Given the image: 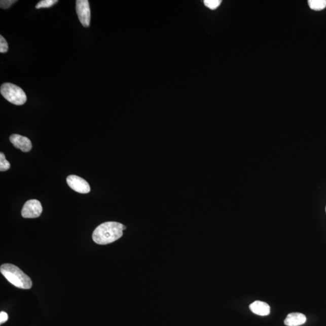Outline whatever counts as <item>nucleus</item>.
Wrapping results in <instances>:
<instances>
[{
	"instance_id": "nucleus-3",
	"label": "nucleus",
	"mask_w": 326,
	"mask_h": 326,
	"mask_svg": "<svg viewBox=\"0 0 326 326\" xmlns=\"http://www.w3.org/2000/svg\"><path fill=\"white\" fill-rule=\"evenodd\" d=\"M0 92L6 100L15 105H23L26 102V93L17 85L11 83L3 84Z\"/></svg>"
},
{
	"instance_id": "nucleus-5",
	"label": "nucleus",
	"mask_w": 326,
	"mask_h": 326,
	"mask_svg": "<svg viewBox=\"0 0 326 326\" xmlns=\"http://www.w3.org/2000/svg\"><path fill=\"white\" fill-rule=\"evenodd\" d=\"M42 212L43 207L41 202L36 199H31L24 205L21 214L24 218H39Z\"/></svg>"
},
{
	"instance_id": "nucleus-15",
	"label": "nucleus",
	"mask_w": 326,
	"mask_h": 326,
	"mask_svg": "<svg viewBox=\"0 0 326 326\" xmlns=\"http://www.w3.org/2000/svg\"><path fill=\"white\" fill-rule=\"evenodd\" d=\"M16 2V0H2L0 2V7L4 9H8Z\"/></svg>"
},
{
	"instance_id": "nucleus-2",
	"label": "nucleus",
	"mask_w": 326,
	"mask_h": 326,
	"mask_svg": "<svg viewBox=\"0 0 326 326\" xmlns=\"http://www.w3.org/2000/svg\"><path fill=\"white\" fill-rule=\"evenodd\" d=\"M0 271L9 282L16 287L23 289H29L32 286V281L28 275L14 265L3 264Z\"/></svg>"
},
{
	"instance_id": "nucleus-7",
	"label": "nucleus",
	"mask_w": 326,
	"mask_h": 326,
	"mask_svg": "<svg viewBox=\"0 0 326 326\" xmlns=\"http://www.w3.org/2000/svg\"><path fill=\"white\" fill-rule=\"evenodd\" d=\"M10 141L16 148L27 153L31 150L32 144L27 137L18 134H13L10 137Z\"/></svg>"
},
{
	"instance_id": "nucleus-13",
	"label": "nucleus",
	"mask_w": 326,
	"mask_h": 326,
	"mask_svg": "<svg viewBox=\"0 0 326 326\" xmlns=\"http://www.w3.org/2000/svg\"><path fill=\"white\" fill-rule=\"evenodd\" d=\"M221 2L220 0H205L204 2L205 6L212 10L219 7Z\"/></svg>"
},
{
	"instance_id": "nucleus-14",
	"label": "nucleus",
	"mask_w": 326,
	"mask_h": 326,
	"mask_svg": "<svg viewBox=\"0 0 326 326\" xmlns=\"http://www.w3.org/2000/svg\"><path fill=\"white\" fill-rule=\"evenodd\" d=\"M9 46L7 41L3 36H0V53H5L8 51Z\"/></svg>"
},
{
	"instance_id": "nucleus-11",
	"label": "nucleus",
	"mask_w": 326,
	"mask_h": 326,
	"mask_svg": "<svg viewBox=\"0 0 326 326\" xmlns=\"http://www.w3.org/2000/svg\"><path fill=\"white\" fill-rule=\"evenodd\" d=\"M58 0H42L36 6L38 9L41 8H49L58 3Z\"/></svg>"
},
{
	"instance_id": "nucleus-1",
	"label": "nucleus",
	"mask_w": 326,
	"mask_h": 326,
	"mask_svg": "<svg viewBox=\"0 0 326 326\" xmlns=\"http://www.w3.org/2000/svg\"><path fill=\"white\" fill-rule=\"evenodd\" d=\"M126 227L116 222H106L100 224L94 230L93 239L99 245H106L116 241L123 236Z\"/></svg>"
},
{
	"instance_id": "nucleus-17",
	"label": "nucleus",
	"mask_w": 326,
	"mask_h": 326,
	"mask_svg": "<svg viewBox=\"0 0 326 326\" xmlns=\"http://www.w3.org/2000/svg\"><path fill=\"white\" fill-rule=\"evenodd\" d=\"M325 213H326V206H325Z\"/></svg>"
},
{
	"instance_id": "nucleus-9",
	"label": "nucleus",
	"mask_w": 326,
	"mask_h": 326,
	"mask_svg": "<svg viewBox=\"0 0 326 326\" xmlns=\"http://www.w3.org/2000/svg\"><path fill=\"white\" fill-rule=\"evenodd\" d=\"M306 321V316L303 313H291L284 319V323L287 326H299L305 324Z\"/></svg>"
},
{
	"instance_id": "nucleus-6",
	"label": "nucleus",
	"mask_w": 326,
	"mask_h": 326,
	"mask_svg": "<svg viewBox=\"0 0 326 326\" xmlns=\"http://www.w3.org/2000/svg\"><path fill=\"white\" fill-rule=\"evenodd\" d=\"M69 188L80 194H88L90 192L89 184L83 178L77 175H69L66 178Z\"/></svg>"
},
{
	"instance_id": "nucleus-16",
	"label": "nucleus",
	"mask_w": 326,
	"mask_h": 326,
	"mask_svg": "<svg viewBox=\"0 0 326 326\" xmlns=\"http://www.w3.org/2000/svg\"><path fill=\"white\" fill-rule=\"evenodd\" d=\"M8 320V313L5 312L0 313V323L3 324Z\"/></svg>"
},
{
	"instance_id": "nucleus-4",
	"label": "nucleus",
	"mask_w": 326,
	"mask_h": 326,
	"mask_svg": "<svg viewBox=\"0 0 326 326\" xmlns=\"http://www.w3.org/2000/svg\"><path fill=\"white\" fill-rule=\"evenodd\" d=\"M77 12L82 26L88 27L90 25L91 10L88 0H77Z\"/></svg>"
},
{
	"instance_id": "nucleus-12",
	"label": "nucleus",
	"mask_w": 326,
	"mask_h": 326,
	"mask_svg": "<svg viewBox=\"0 0 326 326\" xmlns=\"http://www.w3.org/2000/svg\"><path fill=\"white\" fill-rule=\"evenodd\" d=\"M11 164L9 161L6 159L5 154L0 153V171L5 172L10 168Z\"/></svg>"
},
{
	"instance_id": "nucleus-10",
	"label": "nucleus",
	"mask_w": 326,
	"mask_h": 326,
	"mask_svg": "<svg viewBox=\"0 0 326 326\" xmlns=\"http://www.w3.org/2000/svg\"><path fill=\"white\" fill-rule=\"evenodd\" d=\"M308 4L312 10L316 11H321L326 7L325 0H309Z\"/></svg>"
},
{
	"instance_id": "nucleus-8",
	"label": "nucleus",
	"mask_w": 326,
	"mask_h": 326,
	"mask_svg": "<svg viewBox=\"0 0 326 326\" xmlns=\"http://www.w3.org/2000/svg\"><path fill=\"white\" fill-rule=\"evenodd\" d=\"M249 309L255 314L261 316H267L270 313V306L261 301H256L251 303L249 305Z\"/></svg>"
}]
</instances>
